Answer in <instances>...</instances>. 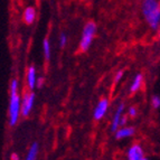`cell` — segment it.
<instances>
[{
  "label": "cell",
  "mask_w": 160,
  "mask_h": 160,
  "mask_svg": "<svg viewBox=\"0 0 160 160\" xmlns=\"http://www.w3.org/2000/svg\"><path fill=\"white\" fill-rule=\"evenodd\" d=\"M37 17V11L34 7H27L25 9L24 13H22V19H24L25 24L27 25H32L36 20Z\"/></svg>",
  "instance_id": "8fae6325"
},
{
  "label": "cell",
  "mask_w": 160,
  "mask_h": 160,
  "mask_svg": "<svg viewBox=\"0 0 160 160\" xmlns=\"http://www.w3.org/2000/svg\"><path fill=\"white\" fill-rule=\"evenodd\" d=\"M9 104H8V122L10 127H16L20 120V83L17 78H12L9 88Z\"/></svg>",
  "instance_id": "6da1fadb"
},
{
  "label": "cell",
  "mask_w": 160,
  "mask_h": 160,
  "mask_svg": "<svg viewBox=\"0 0 160 160\" xmlns=\"http://www.w3.org/2000/svg\"><path fill=\"white\" fill-rule=\"evenodd\" d=\"M10 160H20V156L17 152H12L10 155Z\"/></svg>",
  "instance_id": "ffe728a7"
},
{
  "label": "cell",
  "mask_w": 160,
  "mask_h": 160,
  "mask_svg": "<svg viewBox=\"0 0 160 160\" xmlns=\"http://www.w3.org/2000/svg\"><path fill=\"white\" fill-rule=\"evenodd\" d=\"M136 134V128L132 126H123L120 127L119 129L114 131V136L115 139L118 140H123V139H129V138H132V137Z\"/></svg>",
  "instance_id": "ba28073f"
},
{
  "label": "cell",
  "mask_w": 160,
  "mask_h": 160,
  "mask_svg": "<svg viewBox=\"0 0 160 160\" xmlns=\"http://www.w3.org/2000/svg\"><path fill=\"white\" fill-rule=\"evenodd\" d=\"M128 118L129 119H134L138 115V109L136 107H130L128 109Z\"/></svg>",
  "instance_id": "2e32d148"
},
{
  "label": "cell",
  "mask_w": 160,
  "mask_h": 160,
  "mask_svg": "<svg viewBox=\"0 0 160 160\" xmlns=\"http://www.w3.org/2000/svg\"><path fill=\"white\" fill-rule=\"evenodd\" d=\"M141 10L150 28L153 32H158L160 27V6L158 0H143Z\"/></svg>",
  "instance_id": "7a4b0ae2"
},
{
  "label": "cell",
  "mask_w": 160,
  "mask_h": 160,
  "mask_svg": "<svg viewBox=\"0 0 160 160\" xmlns=\"http://www.w3.org/2000/svg\"><path fill=\"white\" fill-rule=\"evenodd\" d=\"M37 69L34 65H30V66L27 67L26 71V86L27 90L29 91H34L36 88V82H37Z\"/></svg>",
  "instance_id": "52a82bcc"
},
{
  "label": "cell",
  "mask_w": 160,
  "mask_h": 160,
  "mask_svg": "<svg viewBox=\"0 0 160 160\" xmlns=\"http://www.w3.org/2000/svg\"><path fill=\"white\" fill-rule=\"evenodd\" d=\"M128 120H129L128 115L123 114L122 117H121V119H120V123H119V126H120V127L127 126V124H128Z\"/></svg>",
  "instance_id": "d6986e66"
},
{
  "label": "cell",
  "mask_w": 160,
  "mask_h": 160,
  "mask_svg": "<svg viewBox=\"0 0 160 160\" xmlns=\"http://www.w3.org/2000/svg\"><path fill=\"white\" fill-rule=\"evenodd\" d=\"M122 78H123V71H118L117 73H115V75H114V78H113V82L117 84V83H119V82H121V80H122Z\"/></svg>",
  "instance_id": "e0dca14e"
},
{
  "label": "cell",
  "mask_w": 160,
  "mask_h": 160,
  "mask_svg": "<svg viewBox=\"0 0 160 160\" xmlns=\"http://www.w3.org/2000/svg\"><path fill=\"white\" fill-rule=\"evenodd\" d=\"M110 107H111V102L108 98H102L98 104L94 108L93 111V119L95 121H101L105 115L108 114L110 110Z\"/></svg>",
  "instance_id": "5b68a950"
},
{
  "label": "cell",
  "mask_w": 160,
  "mask_h": 160,
  "mask_svg": "<svg viewBox=\"0 0 160 160\" xmlns=\"http://www.w3.org/2000/svg\"><path fill=\"white\" fill-rule=\"evenodd\" d=\"M35 100L36 96L32 91L27 90L22 94V100H20V115L22 118H28L30 113L32 112L35 105Z\"/></svg>",
  "instance_id": "277c9868"
},
{
  "label": "cell",
  "mask_w": 160,
  "mask_h": 160,
  "mask_svg": "<svg viewBox=\"0 0 160 160\" xmlns=\"http://www.w3.org/2000/svg\"><path fill=\"white\" fill-rule=\"evenodd\" d=\"M151 107L155 110L160 108V98L159 95H152L151 98Z\"/></svg>",
  "instance_id": "9a60e30c"
},
{
  "label": "cell",
  "mask_w": 160,
  "mask_h": 160,
  "mask_svg": "<svg viewBox=\"0 0 160 160\" xmlns=\"http://www.w3.org/2000/svg\"><path fill=\"white\" fill-rule=\"evenodd\" d=\"M143 83H144L143 75L140 74V73L137 74L133 78V80H132V82H131L130 88H129V92H130L131 94L138 93V92L142 88V86H143Z\"/></svg>",
  "instance_id": "30bf717a"
},
{
  "label": "cell",
  "mask_w": 160,
  "mask_h": 160,
  "mask_svg": "<svg viewBox=\"0 0 160 160\" xmlns=\"http://www.w3.org/2000/svg\"><path fill=\"white\" fill-rule=\"evenodd\" d=\"M38 153H39V144H38V142H32L24 160H37Z\"/></svg>",
  "instance_id": "7c38bea8"
},
{
  "label": "cell",
  "mask_w": 160,
  "mask_h": 160,
  "mask_svg": "<svg viewBox=\"0 0 160 160\" xmlns=\"http://www.w3.org/2000/svg\"><path fill=\"white\" fill-rule=\"evenodd\" d=\"M43 53H44V57H45V61H49L52 56V46H51V42L48 38H45L43 42Z\"/></svg>",
  "instance_id": "4fadbf2b"
},
{
  "label": "cell",
  "mask_w": 160,
  "mask_h": 160,
  "mask_svg": "<svg viewBox=\"0 0 160 160\" xmlns=\"http://www.w3.org/2000/svg\"><path fill=\"white\" fill-rule=\"evenodd\" d=\"M96 24L94 22H88L85 26L83 27L82 34H81V39H80V51L81 52H88L90 47L92 46L94 38L96 35Z\"/></svg>",
  "instance_id": "3957f363"
},
{
  "label": "cell",
  "mask_w": 160,
  "mask_h": 160,
  "mask_svg": "<svg viewBox=\"0 0 160 160\" xmlns=\"http://www.w3.org/2000/svg\"><path fill=\"white\" fill-rule=\"evenodd\" d=\"M146 152L140 143H132L127 150V160H143Z\"/></svg>",
  "instance_id": "8992f818"
},
{
  "label": "cell",
  "mask_w": 160,
  "mask_h": 160,
  "mask_svg": "<svg viewBox=\"0 0 160 160\" xmlns=\"http://www.w3.org/2000/svg\"><path fill=\"white\" fill-rule=\"evenodd\" d=\"M45 84V78L44 76H38L37 82H36V88H42Z\"/></svg>",
  "instance_id": "ac0fdd59"
},
{
  "label": "cell",
  "mask_w": 160,
  "mask_h": 160,
  "mask_svg": "<svg viewBox=\"0 0 160 160\" xmlns=\"http://www.w3.org/2000/svg\"><path fill=\"white\" fill-rule=\"evenodd\" d=\"M143 160H151V159H150V158H148L147 157V156H146V158H144V159Z\"/></svg>",
  "instance_id": "44dd1931"
},
{
  "label": "cell",
  "mask_w": 160,
  "mask_h": 160,
  "mask_svg": "<svg viewBox=\"0 0 160 160\" xmlns=\"http://www.w3.org/2000/svg\"><path fill=\"white\" fill-rule=\"evenodd\" d=\"M58 44H59V47L61 48H64L65 46L67 45V35L65 34V32H62V34L59 35Z\"/></svg>",
  "instance_id": "5bb4252c"
},
{
  "label": "cell",
  "mask_w": 160,
  "mask_h": 160,
  "mask_svg": "<svg viewBox=\"0 0 160 160\" xmlns=\"http://www.w3.org/2000/svg\"><path fill=\"white\" fill-rule=\"evenodd\" d=\"M124 109H126V104L123 103V102H121L117 107V109H115L114 113H113V117H112V121H111V127H110V129H111L112 132H114L117 129L120 128L119 123H120L121 117L124 114Z\"/></svg>",
  "instance_id": "9c48e42d"
}]
</instances>
